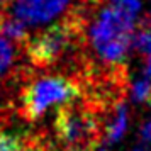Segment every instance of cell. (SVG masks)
Wrapping results in <instances>:
<instances>
[{
    "mask_svg": "<svg viewBox=\"0 0 151 151\" xmlns=\"http://www.w3.org/2000/svg\"><path fill=\"white\" fill-rule=\"evenodd\" d=\"M134 15L110 5L104 9L90 31L92 46L104 61L119 63L132 42Z\"/></svg>",
    "mask_w": 151,
    "mask_h": 151,
    "instance_id": "1",
    "label": "cell"
},
{
    "mask_svg": "<svg viewBox=\"0 0 151 151\" xmlns=\"http://www.w3.org/2000/svg\"><path fill=\"white\" fill-rule=\"evenodd\" d=\"M56 134L70 151H92L100 144V127L95 116L80 105H63L56 116Z\"/></svg>",
    "mask_w": 151,
    "mask_h": 151,
    "instance_id": "2",
    "label": "cell"
},
{
    "mask_svg": "<svg viewBox=\"0 0 151 151\" xmlns=\"http://www.w3.org/2000/svg\"><path fill=\"white\" fill-rule=\"evenodd\" d=\"M112 5L129 12L131 15H136L139 10V0H112Z\"/></svg>",
    "mask_w": 151,
    "mask_h": 151,
    "instance_id": "11",
    "label": "cell"
},
{
    "mask_svg": "<svg viewBox=\"0 0 151 151\" xmlns=\"http://www.w3.org/2000/svg\"><path fill=\"white\" fill-rule=\"evenodd\" d=\"M78 34V22L75 21H63L51 26L39 36L27 39L26 49L29 60L39 66L53 65L73 46Z\"/></svg>",
    "mask_w": 151,
    "mask_h": 151,
    "instance_id": "4",
    "label": "cell"
},
{
    "mask_svg": "<svg viewBox=\"0 0 151 151\" xmlns=\"http://www.w3.org/2000/svg\"><path fill=\"white\" fill-rule=\"evenodd\" d=\"M151 92V82L150 80H141V82H137L134 85V90H132V93H134V99L136 100H141V99H146V97L150 95Z\"/></svg>",
    "mask_w": 151,
    "mask_h": 151,
    "instance_id": "10",
    "label": "cell"
},
{
    "mask_svg": "<svg viewBox=\"0 0 151 151\" xmlns=\"http://www.w3.org/2000/svg\"><path fill=\"white\" fill-rule=\"evenodd\" d=\"M0 151H31L29 143L14 132L0 131Z\"/></svg>",
    "mask_w": 151,
    "mask_h": 151,
    "instance_id": "7",
    "label": "cell"
},
{
    "mask_svg": "<svg viewBox=\"0 0 151 151\" xmlns=\"http://www.w3.org/2000/svg\"><path fill=\"white\" fill-rule=\"evenodd\" d=\"M143 137H144V139H148V141L151 139V122H148L143 127Z\"/></svg>",
    "mask_w": 151,
    "mask_h": 151,
    "instance_id": "12",
    "label": "cell"
},
{
    "mask_svg": "<svg viewBox=\"0 0 151 151\" xmlns=\"http://www.w3.org/2000/svg\"><path fill=\"white\" fill-rule=\"evenodd\" d=\"M0 32L10 41H26V29L19 19L0 17Z\"/></svg>",
    "mask_w": 151,
    "mask_h": 151,
    "instance_id": "6",
    "label": "cell"
},
{
    "mask_svg": "<svg viewBox=\"0 0 151 151\" xmlns=\"http://www.w3.org/2000/svg\"><path fill=\"white\" fill-rule=\"evenodd\" d=\"M134 151H141V150H134Z\"/></svg>",
    "mask_w": 151,
    "mask_h": 151,
    "instance_id": "14",
    "label": "cell"
},
{
    "mask_svg": "<svg viewBox=\"0 0 151 151\" xmlns=\"http://www.w3.org/2000/svg\"><path fill=\"white\" fill-rule=\"evenodd\" d=\"M12 61H14L12 41L0 32V75H4V73L10 68Z\"/></svg>",
    "mask_w": 151,
    "mask_h": 151,
    "instance_id": "9",
    "label": "cell"
},
{
    "mask_svg": "<svg viewBox=\"0 0 151 151\" xmlns=\"http://www.w3.org/2000/svg\"><path fill=\"white\" fill-rule=\"evenodd\" d=\"M126 109L122 105H119L116 110V116H114V121L110 122L109 129H107V139L110 143L112 141H117L119 137L122 136L124 129H126Z\"/></svg>",
    "mask_w": 151,
    "mask_h": 151,
    "instance_id": "8",
    "label": "cell"
},
{
    "mask_svg": "<svg viewBox=\"0 0 151 151\" xmlns=\"http://www.w3.org/2000/svg\"><path fill=\"white\" fill-rule=\"evenodd\" d=\"M7 2H10V0H0V5H4V4H7Z\"/></svg>",
    "mask_w": 151,
    "mask_h": 151,
    "instance_id": "13",
    "label": "cell"
},
{
    "mask_svg": "<svg viewBox=\"0 0 151 151\" xmlns=\"http://www.w3.org/2000/svg\"><path fill=\"white\" fill-rule=\"evenodd\" d=\"M68 2L70 0H15V19L22 24H42L56 17Z\"/></svg>",
    "mask_w": 151,
    "mask_h": 151,
    "instance_id": "5",
    "label": "cell"
},
{
    "mask_svg": "<svg viewBox=\"0 0 151 151\" xmlns=\"http://www.w3.org/2000/svg\"><path fill=\"white\" fill-rule=\"evenodd\" d=\"M78 95V87L65 76H42L29 83L22 92V112L27 119H37L55 105H63Z\"/></svg>",
    "mask_w": 151,
    "mask_h": 151,
    "instance_id": "3",
    "label": "cell"
}]
</instances>
